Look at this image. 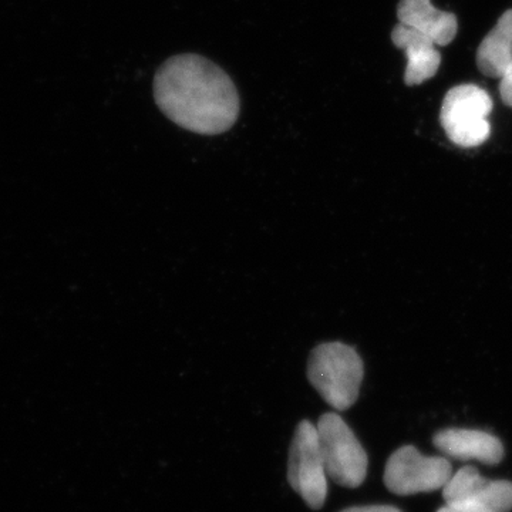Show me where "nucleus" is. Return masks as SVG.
<instances>
[{
    "label": "nucleus",
    "mask_w": 512,
    "mask_h": 512,
    "mask_svg": "<svg viewBox=\"0 0 512 512\" xmlns=\"http://www.w3.org/2000/svg\"><path fill=\"white\" fill-rule=\"evenodd\" d=\"M437 512H467V511H463V510H460V508H456V507H451V505H444V507H441L439 508V510H437Z\"/></svg>",
    "instance_id": "nucleus-14"
},
{
    "label": "nucleus",
    "mask_w": 512,
    "mask_h": 512,
    "mask_svg": "<svg viewBox=\"0 0 512 512\" xmlns=\"http://www.w3.org/2000/svg\"><path fill=\"white\" fill-rule=\"evenodd\" d=\"M453 476L446 457H427L414 446L394 451L384 470L387 490L397 495L433 493L443 490Z\"/></svg>",
    "instance_id": "nucleus-6"
},
{
    "label": "nucleus",
    "mask_w": 512,
    "mask_h": 512,
    "mask_svg": "<svg viewBox=\"0 0 512 512\" xmlns=\"http://www.w3.org/2000/svg\"><path fill=\"white\" fill-rule=\"evenodd\" d=\"M477 66L485 76L495 79H500L512 66V9L501 16L478 46Z\"/></svg>",
    "instance_id": "nucleus-11"
},
{
    "label": "nucleus",
    "mask_w": 512,
    "mask_h": 512,
    "mask_svg": "<svg viewBox=\"0 0 512 512\" xmlns=\"http://www.w3.org/2000/svg\"><path fill=\"white\" fill-rule=\"evenodd\" d=\"M447 505L467 512H510L512 483L488 480L474 467H463L453 473L443 488Z\"/></svg>",
    "instance_id": "nucleus-7"
},
{
    "label": "nucleus",
    "mask_w": 512,
    "mask_h": 512,
    "mask_svg": "<svg viewBox=\"0 0 512 512\" xmlns=\"http://www.w3.org/2000/svg\"><path fill=\"white\" fill-rule=\"evenodd\" d=\"M154 99L173 123L202 136L227 133L241 110L231 77L198 55L168 59L154 79Z\"/></svg>",
    "instance_id": "nucleus-1"
},
{
    "label": "nucleus",
    "mask_w": 512,
    "mask_h": 512,
    "mask_svg": "<svg viewBox=\"0 0 512 512\" xmlns=\"http://www.w3.org/2000/svg\"><path fill=\"white\" fill-rule=\"evenodd\" d=\"M320 454L328 478L345 488H357L367 476V454L356 434L338 413H326L318 424Z\"/></svg>",
    "instance_id": "nucleus-3"
},
{
    "label": "nucleus",
    "mask_w": 512,
    "mask_h": 512,
    "mask_svg": "<svg viewBox=\"0 0 512 512\" xmlns=\"http://www.w3.org/2000/svg\"><path fill=\"white\" fill-rule=\"evenodd\" d=\"M397 18L402 25L430 37L437 46H447L457 35L456 15L434 8L431 0H400Z\"/></svg>",
    "instance_id": "nucleus-10"
},
{
    "label": "nucleus",
    "mask_w": 512,
    "mask_h": 512,
    "mask_svg": "<svg viewBox=\"0 0 512 512\" xmlns=\"http://www.w3.org/2000/svg\"><path fill=\"white\" fill-rule=\"evenodd\" d=\"M288 483L305 504L318 511L328 498V474L320 454L318 430L312 421L296 427L289 450Z\"/></svg>",
    "instance_id": "nucleus-5"
},
{
    "label": "nucleus",
    "mask_w": 512,
    "mask_h": 512,
    "mask_svg": "<svg viewBox=\"0 0 512 512\" xmlns=\"http://www.w3.org/2000/svg\"><path fill=\"white\" fill-rule=\"evenodd\" d=\"M500 94L504 103L512 107V66L500 77Z\"/></svg>",
    "instance_id": "nucleus-12"
},
{
    "label": "nucleus",
    "mask_w": 512,
    "mask_h": 512,
    "mask_svg": "<svg viewBox=\"0 0 512 512\" xmlns=\"http://www.w3.org/2000/svg\"><path fill=\"white\" fill-rule=\"evenodd\" d=\"M433 441L441 454L458 461L477 460L495 466L504 458L503 443L487 431L446 429L439 431Z\"/></svg>",
    "instance_id": "nucleus-8"
},
{
    "label": "nucleus",
    "mask_w": 512,
    "mask_h": 512,
    "mask_svg": "<svg viewBox=\"0 0 512 512\" xmlns=\"http://www.w3.org/2000/svg\"><path fill=\"white\" fill-rule=\"evenodd\" d=\"M365 377L362 357L342 342L322 343L308 360V379L332 409L349 410L359 399Z\"/></svg>",
    "instance_id": "nucleus-2"
},
{
    "label": "nucleus",
    "mask_w": 512,
    "mask_h": 512,
    "mask_svg": "<svg viewBox=\"0 0 512 512\" xmlns=\"http://www.w3.org/2000/svg\"><path fill=\"white\" fill-rule=\"evenodd\" d=\"M392 40L397 49H402L406 53L404 83L407 86L427 82L439 72L441 56L436 49V43L430 37L399 23L393 29Z\"/></svg>",
    "instance_id": "nucleus-9"
},
{
    "label": "nucleus",
    "mask_w": 512,
    "mask_h": 512,
    "mask_svg": "<svg viewBox=\"0 0 512 512\" xmlns=\"http://www.w3.org/2000/svg\"><path fill=\"white\" fill-rule=\"evenodd\" d=\"M340 512H402L392 505H365V507H350Z\"/></svg>",
    "instance_id": "nucleus-13"
},
{
    "label": "nucleus",
    "mask_w": 512,
    "mask_h": 512,
    "mask_svg": "<svg viewBox=\"0 0 512 512\" xmlns=\"http://www.w3.org/2000/svg\"><path fill=\"white\" fill-rule=\"evenodd\" d=\"M493 100L476 84H461L446 94L441 106L440 121L448 138L457 146L474 148L490 137L488 116Z\"/></svg>",
    "instance_id": "nucleus-4"
}]
</instances>
